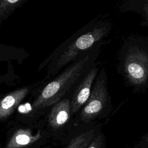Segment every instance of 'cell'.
<instances>
[{
  "label": "cell",
  "mask_w": 148,
  "mask_h": 148,
  "mask_svg": "<svg viewBox=\"0 0 148 148\" xmlns=\"http://www.w3.org/2000/svg\"><path fill=\"white\" fill-rule=\"evenodd\" d=\"M138 147L140 148H148V134L142 137Z\"/></svg>",
  "instance_id": "13"
},
{
  "label": "cell",
  "mask_w": 148,
  "mask_h": 148,
  "mask_svg": "<svg viewBox=\"0 0 148 148\" xmlns=\"http://www.w3.org/2000/svg\"><path fill=\"white\" fill-rule=\"evenodd\" d=\"M28 57V52L22 48L0 44V84L17 85L21 79L16 72L17 67Z\"/></svg>",
  "instance_id": "6"
},
{
  "label": "cell",
  "mask_w": 148,
  "mask_h": 148,
  "mask_svg": "<svg viewBox=\"0 0 148 148\" xmlns=\"http://www.w3.org/2000/svg\"><path fill=\"white\" fill-rule=\"evenodd\" d=\"M51 140L44 117L31 122L14 119L8 124L6 139L2 148H38L49 145Z\"/></svg>",
  "instance_id": "3"
},
{
  "label": "cell",
  "mask_w": 148,
  "mask_h": 148,
  "mask_svg": "<svg viewBox=\"0 0 148 148\" xmlns=\"http://www.w3.org/2000/svg\"><path fill=\"white\" fill-rule=\"evenodd\" d=\"M87 148H106V138L101 131L91 140Z\"/></svg>",
  "instance_id": "12"
},
{
  "label": "cell",
  "mask_w": 148,
  "mask_h": 148,
  "mask_svg": "<svg viewBox=\"0 0 148 148\" xmlns=\"http://www.w3.org/2000/svg\"><path fill=\"white\" fill-rule=\"evenodd\" d=\"M101 130L100 124L75 125L67 139L60 148H87L93 138Z\"/></svg>",
  "instance_id": "10"
},
{
  "label": "cell",
  "mask_w": 148,
  "mask_h": 148,
  "mask_svg": "<svg viewBox=\"0 0 148 148\" xmlns=\"http://www.w3.org/2000/svg\"><path fill=\"white\" fill-rule=\"evenodd\" d=\"M95 50H90L75 62L66 66L51 79L43 82L35 94L28 109L19 113L15 119L31 122L43 118L54 103L71 98L72 94L86 75L95 58Z\"/></svg>",
  "instance_id": "1"
},
{
  "label": "cell",
  "mask_w": 148,
  "mask_h": 148,
  "mask_svg": "<svg viewBox=\"0 0 148 148\" xmlns=\"http://www.w3.org/2000/svg\"><path fill=\"white\" fill-rule=\"evenodd\" d=\"M41 82L24 86L0 95V123L7 121L27 98L32 97Z\"/></svg>",
  "instance_id": "7"
},
{
  "label": "cell",
  "mask_w": 148,
  "mask_h": 148,
  "mask_svg": "<svg viewBox=\"0 0 148 148\" xmlns=\"http://www.w3.org/2000/svg\"><path fill=\"white\" fill-rule=\"evenodd\" d=\"M53 146L51 145H48L47 146H43V147H38V148H53Z\"/></svg>",
  "instance_id": "15"
},
{
  "label": "cell",
  "mask_w": 148,
  "mask_h": 148,
  "mask_svg": "<svg viewBox=\"0 0 148 148\" xmlns=\"http://www.w3.org/2000/svg\"><path fill=\"white\" fill-rule=\"evenodd\" d=\"M28 0H0V25Z\"/></svg>",
  "instance_id": "11"
},
{
  "label": "cell",
  "mask_w": 148,
  "mask_h": 148,
  "mask_svg": "<svg viewBox=\"0 0 148 148\" xmlns=\"http://www.w3.org/2000/svg\"><path fill=\"white\" fill-rule=\"evenodd\" d=\"M44 118L52 140L63 145L75 125V117L71 108V98L54 103L47 110Z\"/></svg>",
  "instance_id": "4"
},
{
  "label": "cell",
  "mask_w": 148,
  "mask_h": 148,
  "mask_svg": "<svg viewBox=\"0 0 148 148\" xmlns=\"http://www.w3.org/2000/svg\"><path fill=\"white\" fill-rule=\"evenodd\" d=\"M98 69L97 64L94 63L74 90L71 98V108L75 117L78 114L87 101L98 75Z\"/></svg>",
  "instance_id": "9"
},
{
  "label": "cell",
  "mask_w": 148,
  "mask_h": 148,
  "mask_svg": "<svg viewBox=\"0 0 148 148\" xmlns=\"http://www.w3.org/2000/svg\"><path fill=\"white\" fill-rule=\"evenodd\" d=\"M108 99L106 74L103 69L95 79L87 101L75 117L74 125L94 123L105 111Z\"/></svg>",
  "instance_id": "5"
},
{
  "label": "cell",
  "mask_w": 148,
  "mask_h": 148,
  "mask_svg": "<svg viewBox=\"0 0 148 148\" xmlns=\"http://www.w3.org/2000/svg\"><path fill=\"white\" fill-rule=\"evenodd\" d=\"M124 69L131 83H145L148 79V55L140 49H133L127 55Z\"/></svg>",
  "instance_id": "8"
},
{
  "label": "cell",
  "mask_w": 148,
  "mask_h": 148,
  "mask_svg": "<svg viewBox=\"0 0 148 148\" xmlns=\"http://www.w3.org/2000/svg\"><path fill=\"white\" fill-rule=\"evenodd\" d=\"M145 9L146 14V15H147V18H148V2H147V3L146 5Z\"/></svg>",
  "instance_id": "14"
},
{
  "label": "cell",
  "mask_w": 148,
  "mask_h": 148,
  "mask_svg": "<svg viewBox=\"0 0 148 148\" xmlns=\"http://www.w3.org/2000/svg\"><path fill=\"white\" fill-rule=\"evenodd\" d=\"M108 32L106 27H94L89 29H80L57 47L40 65L39 71L46 66V73L43 81L47 82L75 62L104 37Z\"/></svg>",
  "instance_id": "2"
}]
</instances>
